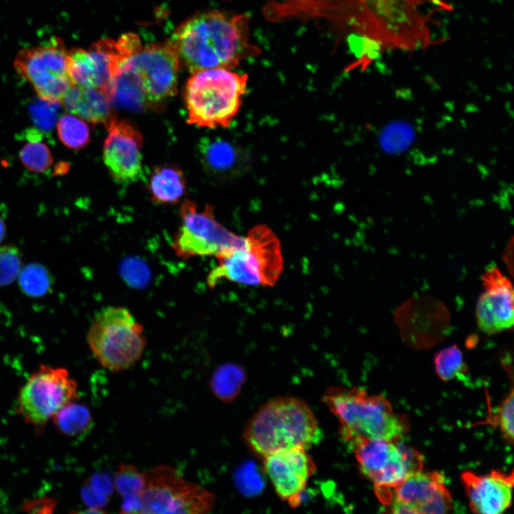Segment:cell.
Segmentation results:
<instances>
[{"mask_svg": "<svg viewBox=\"0 0 514 514\" xmlns=\"http://www.w3.org/2000/svg\"><path fill=\"white\" fill-rule=\"evenodd\" d=\"M86 341L98 362L112 373L134 366L146 345L143 326L121 306L101 310L91 321Z\"/></svg>", "mask_w": 514, "mask_h": 514, "instance_id": "obj_6", "label": "cell"}, {"mask_svg": "<svg viewBox=\"0 0 514 514\" xmlns=\"http://www.w3.org/2000/svg\"><path fill=\"white\" fill-rule=\"evenodd\" d=\"M218 264L208 273L213 288L222 279L247 286H273L283 268L280 241L265 225L251 228L245 246L218 257Z\"/></svg>", "mask_w": 514, "mask_h": 514, "instance_id": "obj_5", "label": "cell"}, {"mask_svg": "<svg viewBox=\"0 0 514 514\" xmlns=\"http://www.w3.org/2000/svg\"><path fill=\"white\" fill-rule=\"evenodd\" d=\"M6 227L3 220L0 218V242L5 235Z\"/></svg>", "mask_w": 514, "mask_h": 514, "instance_id": "obj_39", "label": "cell"}, {"mask_svg": "<svg viewBox=\"0 0 514 514\" xmlns=\"http://www.w3.org/2000/svg\"><path fill=\"white\" fill-rule=\"evenodd\" d=\"M181 226L172 243L177 256L188 259L196 256L219 257L243 248L246 237L230 231L219 222L212 207L200 208L185 201L180 208Z\"/></svg>", "mask_w": 514, "mask_h": 514, "instance_id": "obj_8", "label": "cell"}, {"mask_svg": "<svg viewBox=\"0 0 514 514\" xmlns=\"http://www.w3.org/2000/svg\"><path fill=\"white\" fill-rule=\"evenodd\" d=\"M106 95L111 104L120 109L138 112L151 107L141 87L121 71L111 82Z\"/></svg>", "mask_w": 514, "mask_h": 514, "instance_id": "obj_24", "label": "cell"}, {"mask_svg": "<svg viewBox=\"0 0 514 514\" xmlns=\"http://www.w3.org/2000/svg\"><path fill=\"white\" fill-rule=\"evenodd\" d=\"M56 130L59 140L69 149H82L90 141L89 126L83 119L71 114H64L58 119Z\"/></svg>", "mask_w": 514, "mask_h": 514, "instance_id": "obj_28", "label": "cell"}, {"mask_svg": "<svg viewBox=\"0 0 514 514\" xmlns=\"http://www.w3.org/2000/svg\"><path fill=\"white\" fill-rule=\"evenodd\" d=\"M81 498L87 508L104 510L111 498L95 490L84 482L80 490Z\"/></svg>", "mask_w": 514, "mask_h": 514, "instance_id": "obj_35", "label": "cell"}, {"mask_svg": "<svg viewBox=\"0 0 514 514\" xmlns=\"http://www.w3.org/2000/svg\"><path fill=\"white\" fill-rule=\"evenodd\" d=\"M61 104L68 112L93 124L106 126L114 117L109 98L97 89L72 85Z\"/></svg>", "mask_w": 514, "mask_h": 514, "instance_id": "obj_20", "label": "cell"}, {"mask_svg": "<svg viewBox=\"0 0 514 514\" xmlns=\"http://www.w3.org/2000/svg\"><path fill=\"white\" fill-rule=\"evenodd\" d=\"M513 241L511 240L510 245L506 246L503 254V261L507 264L511 274L513 273V257H509V256L510 254L513 256Z\"/></svg>", "mask_w": 514, "mask_h": 514, "instance_id": "obj_38", "label": "cell"}, {"mask_svg": "<svg viewBox=\"0 0 514 514\" xmlns=\"http://www.w3.org/2000/svg\"><path fill=\"white\" fill-rule=\"evenodd\" d=\"M245 381L244 370L238 365L227 363L213 372L210 387L218 399L229 403L238 395Z\"/></svg>", "mask_w": 514, "mask_h": 514, "instance_id": "obj_26", "label": "cell"}, {"mask_svg": "<svg viewBox=\"0 0 514 514\" xmlns=\"http://www.w3.org/2000/svg\"><path fill=\"white\" fill-rule=\"evenodd\" d=\"M108 135L103 146V158L111 176L121 183L137 181L142 176L143 138L136 126L113 118L106 125Z\"/></svg>", "mask_w": 514, "mask_h": 514, "instance_id": "obj_17", "label": "cell"}, {"mask_svg": "<svg viewBox=\"0 0 514 514\" xmlns=\"http://www.w3.org/2000/svg\"><path fill=\"white\" fill-rule=\"evenodd\" d=\"M203 164L212 173L228 176L246 165L245 154L234 143L220 138H203L198 146Z\"/></svg>", "mask_w": 514, "mask_h": 514, "instance_id": "obj_21", "label": "cell"}, {"mask_svg": "<svg viewBox=\"0 0 514 514\" xmlns=\"http://www.w3.org/2000/svg\"><path fill=\"white\" fill-rule=\"evenodd\" d=\"M248 77L224 68L193 72L184 91L188 122L198 126L226 127L237 114Z\"/></svg>", "mask_w": 514, "mask_h": 514, "instance_id": "obj_4", "label": "cell"}, {"mask_svg": "<svg viewBox=\"0 0 514 514\" xmlns=\"http://www.w3.org/2000/svg\"><path fill=\"white\" fill-rule=\"evenodd\" d=\"M14 68L39 99L50 103H61L73 85L69 74L68 51L63 40L57 37L19 51Z\"/></svg>", "mask_w": 514, "mask_h": 514, "instance_id": "obj_11", "label": "cell"}, {"mask_svg": "<svg viewBox=\"0 0 514 514\" xmlns=\"http://www.w3.org/2000/svg\"><path fill=\"white\" fill-rule=\"evenodd\" d=\"M348 445L361 473L373 482L376 490L395 488L423 468V456L400 440L365 438Z\"/></svg>", "mask_w": 514, "mask_h": 514, "instance_id": "obj_10", "label": "cell"}, {"mask_svg": "<svg viewBox=\"0 0 514 514\" xmlns=\"http://www.w3.org/2000/svg\"><path fill=\"white\" fill-rule=\"evenodd\" d=\"M121 273L124 279L131 286H146L150 273L146 265L138 258H126L121 266Z\"/></svg>", "mask_w": 514, "mask_h": 514, "instance_id": "obj_33", "label": "cell"}, {"mask_svg": "<svg viewBox=\"0 0 514 514\" xmlns=\"http://www.w3.org/2000/svg\"><path fill=\"white\" fill-rule=\"evenodd\" d=\"M513 285L484 290L476 303L475 316L479 328L493 335L513 326Z\"/></svg>", "mask_w": 514, "mask_h": 514, "instance_id": "obj_19", "label": "cell"}, {"mask_svg": "<svg viewBox=\"0 0 514 514\" xmlns=\"http://www.w3.org/2000/svg\"><path fill=\"white\" fill-rule=\"evenodd\" d=\"M323 400L337 417L339 435L348 444L365 438L400 440L409 430L405 417L395 413L381 395H370L358 388L333 387Z\"/></svg>", "mask_w": 514, "mask_h": 514, "instance_id": "obj_3", "label": "cell"}, {"mask_svg": "<svg viewBox=\"0 0 514 514\" xmlns=\"http://www.w3.org/2000/svg\"><path fill=\"white\" fill-rule=\"evenodd\" d=\"M321 435L310 407L291 396L276 398L261 406L243 433L247 445L262 457L293 448L308 450Z\"/></svg>", "mask_w": 514, "mask_h": 514, "instance_id": "obj_2", "label": "cell"}, {"mask_svg": "<svg viewBox=\"0 0 514 514\" xmlns=\"http://www.w3.org/2000/svg\"><path fill=\"white\" fill-rule=\"evenodd\" d=\"M28 142L19 152L24 166L31 172L44 173L53 163L52 154L46 143L41 141L39 131H31L27 135Z\"/></svg>", "mask_w": 514, "mask_h": 514, "instance_id": "obj_27", "label": "cell"}, {"mask_svg": "<svg viewBox=\"0 0 514 514\" xmlns=\"http://www.w3.org/2000/svg\"><path fill=\"white\" fill-rule=\"evenodd\" d=\"M52 419L57 431L69 437L85 433L91 428L93 423L92 415L89 408L77 400L65 405Z\"/></svg>", "mask_w": 514, "mask_h": 514, "instance_id": "obj_25", "label": "cell"}, {"mask_svg": "<svg viewBox=\"0 0 514 514\" xmlns=\"http://www.w3.org/2000/svg\"><path fill=\"white\" fill-rule=\"evenodd\" d=\"M461 480L472 512L500 514L512 504L513 473L493 470L485 475L470 470L461 474Z\"/></svg>", "mask_w": 514, "mask_h": 514, "instance_id": "obj_18", "label": "cell"}, {"mask_svg": "<svg viewBox=\"0 0 514 514\" xmlns=\"http://www.w3.org/2000/svg\"><path fill=\"white\" fill-rule=\"evenodd\" d=\"M392 489L393 513L440 514L453 508L451 494L440 472L415 473Z\"/></svg>", "mask_w": 514, "mask_h": 514, "instance_id": "obj_15", "label": "cell"}, {"mask_svg": "<svg viewBox=\"0 0 514 514\" xmlns=\"http://www.w3.org/2000/svg\"><path fill=\"white\" fill-rule=\"evenodd\" d=\"M169 42L180 63L192 73L208 69H231L261 51L251 43L246 14L218 11L190 17L176 29Z\"/></svg>", "mask_w": 514, "mask_h": 514, "instance_id": "obj_1", "label": "cell"}, {"mask_svg": "<svg viewBox=\"0 0 514 514\" xmlns=\"http://www.w3.org/2000/svg\"><path fill=\"white\" fill-rule=\"evenodd\" d=\"M21 268L19 249L11 245L0 246V286L13 282L19 276Z\"/></svg>", "mask_w": 514, "mask_h": 514, "instance_id": "obj_31", "label": "cell"}, {"mask_svg": "<svg viewBox=\"0 0 514 514\" xmlns=\"http://www.w3.org/2000/svg\"><path fill=\"white\" fill-rule=\"evenodd\" d=\"M180 64L168 42L141 48L122 64L119 71L136 82L152 107L176 94Z\"/></svg>", "mask_w": 514, "mask_h": 514, "instance_id": "obj_13", "label": "cell"}, {"mask_svg": "<svg viewBox=\"0 0 514 514\" xmlns=\"http://www.w3.org/2000/svg\"><path fill=\"white\" fill-rule=\"evenodd\" d=\"M79 399L76 382L66 369L41 365L19 390L17 411L40 430L65 405Z\"/></svg>", "mask_w": 514, "mask_h": 514, "instance_id": "obj_9", "label": "cell"}, {"mask_svg": "<svg viewBox=\"0 0 514 514\" xmlns=\"http://www.w3.org/2000/svg\"><path fill=\"white\" fill-rule=\"evenodd\" d=\"M56 500L51 498L41 497L29 500L23 503L22 510L28 513H49L56 506Z\"/></svg>", "mask_w": 514, "mask_h": 514, "instance_id": "obj_37", "label": "cell"}, {"mask_svg": "<svg viewBox=\"0 0 514 514\" xmlns=\"http://www.w3.org/2000/svg\"><path fill=\"white\" fill-rule=\"evenodd\" d=\"M403 342L413 348H428L441 341L449 328L450 313L442 301L428 295L410 298L394 313Z\"/></svg>", "mask_w": 514, "mask_h": 514, "instance_id": "obj_14", "label": "cell"}, {"mask_svg": "<svg viewBox=\"0 0 514 514\" xmlns=\"http://www.w3.org/2000/svg\"><path fill=\"white\" fill-rule=\"evenodd\" d=\"M85 482L95 490L111 498L114 491V481L108 474L103 472L94 473Z\"/></svg>", "mask_w": 514, "mask_h": 514, "instance_id": "obj_36", "label": "cell"}, {"mask_svg": "<svg viewBox=\"0 0 514 514\" xmlns=\"http://www.w3.org/2000/svg\"><path fill=\"white\" fill-rule=\"evenodd\" d=\"M263 469L278 495L292 508L301 503V495L316 467L304 448H293L267 455Z\"/></svg>", "mask_w": 514, "mask_h": 514, "instance_id": "obj_16", "label": "cell"}, {"mask_svg": "<svg viewBox=\"0 0 514 514\" xmlns=\"http://www.w3.org/2000/svg\"><path fill=\"white\" fill-rule=\"evenodd\" d=\"M513 390L511 389L498 408L495 420L497 426L508 443L513 441Z\"/></svg>", "mask_w": 514, "mask_h": 514, "instance_id": "obj_34", "label": "cell"}, {"mask_svg": "<svg viewBox=\"0 0 514 514\" xmlns=\"http://www.w3.org/2000/svg\"><path fill=\"white\" fill-rule=\"evenodd\" d=\"M141 49L138 37L133 34L117 40L102 39L89 49L68 51V69L73 85L97 89L106 92L122 64Z\"/></svg>", "mask_w": 514, "mask_h": 514, "instance_id": "obj_12", "label": "cell"}, {"mask_svg": "<svg viewBox=\"0 0 514 514\" xmlns=\"http://www.w3.org/2000/svg\"><path fill=\"white\" fill-rule=\"evenodd\" d=\"M183 171L176 166H156L149 178L148 191L158 203H173L184 195L186 186Z\"/></svg>", "mask_w": 514, "mask_h": 514, "instance_id": "obj_22", "label": "cell"}, {"mask_svg": "<svg viewBox=\"0 0 514 514\" xmlns=\"http://www.w3.org/2000/svg\"><path fill=\"white\" fill-rule=\"evenodd\" d=\"M145 472L131 464L119 465L114 478V490L121 497V513H141Z\"/></svg>", "mask_w": 514, "mask_h": 514, "instance_id": "obj_23", "label": "cell"}, {"mask_svg": "<svg viewBox=\"0 0 514 514\" xmlns=\"http://www.w3.org/2000/svg\"><path fill=\"white\" fill-rule=\"evenodd\" d=\"M19 285L29 296L38 297L46 293L51 286V278L41 265L33 263L21 270Z\"/></svg>", "mask_w": 514, "mask_h": 514, "instance_id": "obj_30", "label": "cell"}, {"mask_svg": "<svg viewBox=\"0 0 514 514\" xmlns=\"http://www.w3.org/2000/svg\"><path fill=\"white\" fill-rule=\"evenodd\" d=\"M59 104L41 99L33 104L29 108V113L35 126L43 131L51 130L58 121Z\"/></svg>", "mask_w": 514, "mask_h": 514, "instance_id": "obj_32", "label": "cell"}, {"mask_svg": "<svg viewBox=\"0 0 514 514\" xmlns=\"http://www.w3.org/2000/svg\"><path fill=\"white\" fill-rule=\"evenodd\" d=\"M437 374L444 381H449L466 372L462 352L456 345L439 351L434 358Z\"/></svg>", "mask_w": 514, "mask_h": 514, "instance_id": "obj_29", "label": "cell"}, {"mask_svg": "<svg viewBox=\"0 0 514 514\" xmlns=\"http://www.w3.org/2000/svg\"><path fill=\"white\" fill-rule=\"evenodd\" d=\"M145 472L141 513L204 514L215 503V495L186 480L175 468L161 465Z\"/></svg>", "mask_w": 514, "mask_h": 514, "instance_id": "obj_7", "label": "cell"}]
</instances>
